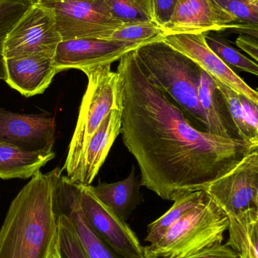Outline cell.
<instances>
[{"instance_id": "7402d4cb", "label": "cell", "mask_w": 258, "mask_h": 258, "mask_svg": "<svg viewBox=\"0 0 258 258\" xmlns=\"http://www.w3.org/2000/svg\"><path fill=\"white\" fill-rule=\"evenodd\" d=\"M165 36L163 27L154 21L127 23L115 30L107 40L145 45L163 40Z\"/></svg>"}, {"instance_id": "e0dca14e", "label": "cell", "mask_w": 258, "mask_h": 258, "mask_svg": "<svg viewBox=\"0 0 258 258\" xmlns=\"http://www.w3.org/2000/svg\"><path fill=\"white\" fill-rule=\"evenodd\" d=\"M198 100L209 125L208 132L229 139H241L227 102L213 78L201 69Z\"/></svg>"}, {"instance_id": "5bb4252c", "label": "cell", "mask_w": 258, "mask_h": 258, "mask_svg": "<svg viewBox=\"0 0 258 258\" xmlns=\"http://www.w3.org/2000/svg\"><path fill=\"white\" fill-rule=\"evenodd\" d=\"M80 184L62 176L56 183V206L68 215L79 240L89 258H127L120 255L106 245L89 227L80 209Z\"/></svg>"}, {"instance_id": "d6a6232c", "label": "cell", "mask_w": 258, "mask_h": 258, "mask_svg": "<svg viewBox=\"0 0 258 258\" xmlns=\"http://www.w3.org/2000/svg\"><path fill=\"white\" fill-rule=\"evenodd\" d=\"M48 258H62L60 254V250H59V241L56 240V244L50 253L49 257Z\"/></svg>"}, {"instance_id": "8fae6325", "label": "cell", "mask_w": 258, "mask_h": 258, "mask_svg": "<svg viewBox=\"0 0 258 258\" xmlns=\"http://www.w3.org/2000/svg\"><path fill=\"white\" fill-rule=\"evenodd\" d=\"M140 45L93 38L62 41L55 53L54 66L59 73L65 70L83 71L98 65L112 64L126 53L136 50Z\"/></svg>"}, {"instance_id": "7a4b0ae2", "label": "cell", "mask_w": 258, "mask_h": 258, "mask_svg": "<svg viewBox=\"0 0 258 258\" xmlns=\"http://www.w3.org/2000/svg\"><path fill=\"white\" fill-rule=\"evenodd\" d=\"M54 172L38 171L14 199L0 229V258H48L58 238Z\"/></svg>"}, {"instance_id": "6da1fadb", "label": "cell", "mask_w": 258, "mask_h": 258, "mask_svg": "<svg viewBox=\"0 0 258 258\" xmlns=\"http://www.w3.org/2000/svg\"><path fill=\"white\" fill-rule=\"evenodd\" d=\"M123 142L137 162L141 182L165 200L204 190L233 170L258 144L194 128L183 112L153 86L134 50L117 69Z\"/></svg>"}, {"instance_id": "83f0119b", "label": "cell", "mask_w": 258, "mask_h": 258, "mask_svg": "<svg viewBox=\"0 0 258 258\" xmlns=\"http://www.w3.org/2000/svg\"><path fill=\"white\" fill-rule=\"evenodd\" d=\"M236 21L257 26L258 0H215Z\"/></svg>"}, {"instance_id": "ac0fdd59", "label": "cell", "mask_w": 258, "mask_h": 258, "mask_svg": "<svg viewBox=\"0 0 258 258\" xmlns=\"http://www.w3.org/2000/svg\"><path fill=\"white\" fill-rule=\"evenodd\" d=\"M141 186V178L136 177L133 166L131 172L124 180L115 183H100L95 186H90V188L102 204L126 221L143 202Z\"/></svg>"}, {"instance_id": "d6986e66", "label": "cell", "mask_w": 258, "mask_h": 258, "mask_svg": "<svg viewBox=\"0 0 258 258\" xmlns=\"http://www.w3.org/2000/svg\"><path fill=\"white\" fill-rule=\"evenodd\" d=\"M55 157L53 150L26 151L0 143V178L27 179L33 177Z\"/></svg>"}, {"instance_id": "2e32d148", "label": "cell", "mask_w": 258, "mask_h": 258, "mask_svg": "<svg viewBox=\"0 0 258 258\" xmlns=\"http://www.w3.org/2000/svg\"><path fill=\"white\" fill-rule=\"evenodd\" d=\"M53 58L28 55L6 59L5 81L24 96L42 94L58 74Z\"/></svg>"}, {"instance_id": "d4e9b609", "label": "cell", "mask_w": 258, "mask_h": 258, "mask_svg": "<svg viewBox=\"0 0 258 258\" xmlns=\"http://www.w3.org/2000/svg\"><path fill=\"white\" fill-rule=\"evenodd\" d=\"M112 15L123 24L154 21L150 0H107Z\"/></svg>"}, {"instance_id": "8992f818", "label": "cell", "mask_w": 258, "mask_h": 258, "mask_svg": "<svg viewBox=\"0 0 258 258\" xmlns=\"http://www.w3.org/2000/svg\"><path fill=\"white\" fill-rule=\"evenodd\" d=\"M54 15L62 41L82 38L109 39L122 23L107 0H32Z\"/></svg>"}, {"instance_id": "5b68a950", "label": "cell", "mask_w": 258, "mask_h": 258, "mask_svg": "<svg viewBox=\"0 0 258 258\" xmlns=\"http://www.w3.org/2000/svg\"><path fill=\"white\" fill-rule=\"evenodd\" d=\"M111 66L106 63L82 71L87 77L88 86L63 168L70 178L77 171L88 141L105 118L112 110L121 108L119 78Z\"/></svg>"}, {"instance_id": "9c48e42d", "label": "cell", "mask_w": 258, "mask_h": 258, "mask_svg": "<svg viewBox=\"0 0 258 258\" xmlns=\"http://www.w3.org/2000/svg\"><path fill=\"white\" fill-rule=\"evenodd\" d=\"M91 185L80 184V209L92 231L115 252L127 258H145L136 235L111 209L95 197Z\"/></svg>"}, {"instance_id": "ba28073f", "label": "cell", "mask_w": 258, "mask_h": 258, "mask_svg": "<svg viewBox=\"0 0 258 258\" xmlns=\"http://www.w3.org/2000/svg\"><path fill=\"white\" fill-rule=\"evenodd\" d=\"M205 192L229 218L258 212V150L211 183Z\"/></svg>"}, {"instance_id": "603a6c76", "label": "cell", "mask_w": 258, "mask_h": 258, "mask_svg": "<svg viewBox=\"0 0 258 258\" xmlns=\"http://www.w3.org/2000/svg\"><path fill=\"white\" fill-rule=\"evenodd\" d=\"M31 3L32 0H0V80H6L3 47L6 36Z\"/></svg>"}, {"instance_id": "3957f363", "label": "cell", "mask_w": 258, "mask_h": 258, "mask_svg": "<svg viewBox=\"0 0 258 258\" xmlns=\"http://www.w3.org/2000/svg\"><path fill=\"white\" fill-rule=\"evenodd\" d=\"M134 52L150 83L173 101L194 128L208 132L198 100L201 68L164 40L140 45Z\"/></svg>"}, {"instance_id": "44dd1931", "label": "cell", "mask_w": 258, "mask_h": 258, "mask_svg": "<svg viewBox=\"0 0 258 258\" xmlns=\"http://www.w3.org/2000/svg\"><path fill=\"white\" fill-rule=\"evenodd\" d=\"M209 197L204 190L195 191L177 199L172 207L148 226L145 242L154 243L165 234V232L189 211L196 207Z\"/></svg>"}, {"instance_id": "4fadbf2b", "label": "cell", "mask_w": 258, "mask_h": 258, "mask_svg": "<svg viewBox=\"0 0 258 258\" xmlns=\"http://www.w3.org/2000/svg\"><path fill=\"white\" fill-rule=\"evenodd\" d=\"M54 117L0 111V143L26 151L51 150L55 143Z\"/></svg>"}, {"instance_id": "4dcf8cb0", "label": "cell", "mask_w": 258, "mask_h": 258, "mask_svg": "<svg viewBox=\"0 0 258 258\" xmlns=\"http://www.w3.org/2000/svg\"><path fill=\"white\" fill-rule=\"evenodd\" d=\"M239 100L243 110L245 122L253 132L258 134L257 104H254L242 95H239Z\"/></svg>"}, {"instance_id": "30bf717a", "label": "cell", "mask_w": 258, "mask_h": 258, "mask_svg": "<svg viewBox=\"0 0 258 258\" xmlns=\"http://www.w3.org/2000/svg\"><path fill=\"white\" fill-rule=\"evenodd\" d=\"M205 33H177L165 36L163 40L195 61L212 78L229 86L258 105V92L250 87L231 68L211 49Z\"/></svg>"}, {"instance_id": "4316f807", "label": "cell", "mask_w": 258, "mask_h": 258, "mask_svg": "<svg viewBox=\"0 0 258 258\" xmlns=\"http://www.w3.org/2000/svg\"><path fill=\"white\" fill-rule=\"evenodd\" d=\"M213 80L227 102L232 119L240 135L241 139L248 142L258 144V134L253 132L245 122L243 110L239 100V94L218 80L215 79Z\"/></svg>"}, {"instance_id": "cb8c5ba5", "label": "cell", "mask_w": 258, "mask_h": 258, "mask_svg": "<svg viewBox=\"0 0 258 258\" xmlns=\"http://www.w3.org/2000/svg\"><path fill=\"white\" fill-rule=\"evenodd\" d=\"M205 39L211 49L227 66L237 68L239 71L258 75L257 63L230 45L226 39L205 33Z\"/></svg>"}, {"instance_id": "f546056e", "label": "cell", "mask_w": 258, "mask_h": 258, "mask_svg": "<svg viewBox=\"0 0 258 258\" xmlns=\"http://www.w3.org/2000/svg\"><path fill=\"white\" fill-rule=\"evenodd\" d=\"M182 258H239L238 254L230 246L225 245H215L206 248L195 254Z\"/></svg>"}, {"instance_id": "277c9868", "label": "cell", "mask_w": 258, "mask_h": 258, "mask_svg": "<svg viewBox=\"0 0 258 258\" xmlns=\"http://www.w3.org/2000/svg\"><path fill=\"white\" fill-rule=\"evenodd\" d=\"M229 224L227 214L209 196L171 226L159 240L143 248L144 257L182 258L221 245Z\"/></svg>"}, {"instance_id": "9a60e30c", "label": "cell", "mask_w": 258, "mask_h": 258, "mask_svg": "<svg viewBox=\"0 0 258 258\" xmlns=\"http://www.w3.org/2000/svg\"><path fill=\"white\" fill-rule=\"evenodd\" d=\"M121 133V108L112 110L88 141L72 181L91 185Z\"/></svg>"}, {"instance_id": "f1b7e54d", "label": "cell", "mask_w": 258, "mask_h": 258, "mask_svg": "<svg viewBox=\"0 0 258 258\" xmlns=\"http://www.w3.org/2000/svg\"><path fill=\"white\" fill-rule=\"evenodd\" d=\"M177 0H150L154 21L164 27L169 21Z\"/></svg>"}, {"instance_id": "7c38bea8", "label": "cell", "mask_w": 258, "mask_h": 258, "mask_svg": "<svg viewBox=\"0 0 258 258\" xmlns=\"http://www.w3.org/2000/svg\"><path fill=\"white\" fill-rule=\"evenodd\" d=\"M236 21L234 16L215 0H177L172 15L163 28L166 36L209 33L233 30Z\"/></svg>"}, {"instance_id": "52a82bcc", "label": "cell", "mask_w": 258, "mask_h": 258, "mask_svg": "<svg viewBox=\"0 0 258 258\" xmlns=\"http://www.w3.org/2000/svg\"><path fill=\"white\" fill-rule=\"evenodd\" d=\"M62 41L54 15L48 9L32 1L8 33L3 55L5 59L28 55L54 57Z\"/></svg>"}, {"instance_id": "1f68e13d", "label": "cell", "mask_w": 258, "mask_h": 258, "mask_svg": "<svg viewBox=\"0 0 258 258\" xmlns=\"http://www.w3.org/2000/svg\"><path fill=\"white\" fill-rule=\"evenodd\" d=\"M236 45L243 50L257 63L258 60V45L257 38L250 36H239L236 39Z\"/></svg>"}, {"instance_id": "ffe728a7", "label": "cell", "mask_w": 258, "mask_h": 258, "mask_svg": "<svg viewBox=\"0 0 258 258\" xmlns=\"http://www.w3.org/2000/svg\"><path fill=\"white\" fill-rule=\"evenodd\" d=\"M227 245L239 258H258V212L229 218Z\"/></svg>"}, {"instance_id": "484cf974", "label": "cell", "mask_w": 258, "mask_h": 258, "mask_svg": "<svg viewBox=\"0 0 258 258\" xmlns=\"http://www.w3.org/2000/svg\"><path fill=\"white\" fill-rule=\"evenodd\" d=\"M56 208L58 210V241L62 258H89L79 240L71 220L66 214L58 209L57 206Z\"/></svg>"}]
</instances>
